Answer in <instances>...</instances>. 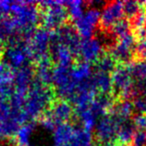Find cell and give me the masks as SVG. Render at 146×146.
<instances>
[{
  "mask_svg": "<svg viewBox=\"0 0 146 146\" xmlns=\"http://www.w3.org/2000/svg\"><path fill=\"white\" fill-rule=\"evenodd\" d=\"M70 70V68L56 66L53 68L52 72V84L55 88V93L67 101H70L77 92V87L71 80Z\"/></svg>",
  "mask_w": 146,
  "mask_h": 146,
  "instance_id": "obj_5",
  "label": "cell"
},
{
  "mask_svg": "<svg viewBox=\"0 0 146 146\" xmlns=\"http://www.w3.org/2000/svg\"><path fill=\"white\" fill-rule=\"evenodd\" d=\"M65 6L67 7L68 14L73 21L79 20L83 15L84 11V3L80 0H72V1H66Z\"/></svg>",
  "mask_w": 146,
  "mask_h": 146,
  "instance_id": "obj_30",
  "label": "cell"
},
{
  "mask_svg": "<svg viewBox=\"0 0 146 146\" xmlns=\"http://www.w3.org/2000/svg\"><path fill=\"white\" fill-rule=\"evenodd\" d=\"M75 110L77 117H78L80 124L82 125V129L90 132L95 129V126L97 124V116L90 107V106Z\"/></svg>",
  "mask_w": 146,
  "mask_h": 146,
  "instance_id": "obj_22",
  "label": "cell"
},
{
  "mask_svg": "<svg viewBox=\"0 0 146 146\" xmlns=\"http://www.w3.org/2000/svg\"><path fill=\"white\" fill-rule=\"evenodd\" d=\"M124 3L121 1L111 2L101 11V25L103 28H113L124 16Z\"/></svg>",
  "mask_w": 146,
  "mask_h": 146,
  "instance_id": "obj_13",
  "label": "cell"
},
{
  "mask_svg": "<svg viewBox=\"0 0 146 146\" xmlns=\"http://www.w3.org/2000/svg\"><path fill=\"white\" fill-rule=\"evenodd\" d=\"M4 61L13 70L29 66L31 57L26 46L25 40H18L10 43L3 54Z\"/></svg>",
  "mask_w": 146,
  "mask_h": 146,
  "instance_id": "obj_6",
  "label": "cell"
},
{
  "mask_svg": "<svg viewBox=\"0 0 146 146\" xmlns=\"http://www.w3.org/2000/svg\"><path fill=\"white\" fill-rule=\"evenodd\" d=\"M113 89H115L123 97H129L136 94L134 87L133 77L128 66H117L111 75Z\"/></svg>",
  "mask_w": 146,
  "mask_h": 146,
  "instance_id": "obj_8",
  "label": "cell"
},
{
  "mask_svg": "<svg viewBox=\"0 0 146 146\" xmlns=\"http://www.w3.org/2000/svg\"><path fill=\"white\" fill-rule=\"evenodd\" d=\"M133 110V104L129 100H124L114 106V111L112 114L119 118L120 120L127 121L128 118L132 115Z\"/></svg>",
  "mask_w": 146,
  "mask_h": 146,
  "instance_id": "obj_27",
  "label": "cell"
},
{
  "mask_svg": "<svg viewBox=\"0 0 146 146\" xmlns=\"http://www.w3.org/2000/svg\"><path fill=\"white\" fill-rule=\"evenodd\" d=\"M4 51H5V48H4V44H3V41L0 40V57L3 56Z\"/></svg>",
  "mask_w": 146,
  "mask_h": 146,
  "instance_id": "obj_41",
  "label": "cell"
},
{
  "mask_svg": "<svg viewBox=\"0 0 146 146\" xmlns=\"http://www.w3.org/2000/svg\"><path fill=\"white\" fill-rule=\"evenodd\" d=\"M101 20V11L96 7H89L79 20L74 21L75 30L82 39H90L94 37L96 27Z\"/></svg>",
  "mask_w": 146,
  "mask_h": 146,
  "instance_id": "obj_7",
  "label": "cell"
},
{
  "mask_svg": "<svg viewBox=\"0 0 146 146\" xmlns=\"http://www.w3.org/2000/svg\"><path fill=\"white\" fill-rule=\"evenodd\" d=\"M54 102V92L36 80L26 94L22 114L26 122H33L46 112Z\"/></svg>",
  "mask_w": 146,
  "mask_h": 146,
  "instance_id": "obj_2",
  "label": "cell"
},
{
  "mask_svg": "<svg viewBox=\"0 0 146 146\" xmlns=\"http://www.w3.org/2000/svg\"><path fill=\"white\" fill-rule=\"evenodd\" d=\"M128 68L133 79L137 80V82H146V60L132 62L128 65Z\"/></svg>",
  "mask_w": 146,
  "mask_h": 146,
  "instance_id": "obj_28",
  "label": "cell"
},
{
  "mask_svg": "<svg viewBox=\"0 0 146 146\" xmlns=\"http://www.w3.org/2000/svg\"><path fill=\"white\" fill-rule=\"evenodd\" d=\"M132 124L135 127L137 130H146V115L138 114L134 117L132 120Z\"/></svg>",
  "mask_w": 146,
  "mask_h": 146,
  "instance_id": "obj_38",
  "label": "cell"
},
{
  "mask_svg": "<svg viewBox=\"0 0 146 146\" xmlns=\"http://www.w3.org/2000/svg\"><path fill=\"white\" fill-rule=\"evenodd\" d=\"M103 146H127V145H124V144H113L111 143H105Z\"/></svg>",
  "mask_w": 146,
  "mask_h": 146,
  "instance_id": "obj_42",
  "label": "cell"
},
{
  "mask_svg": "<svg viewBox=\"0 0 146 146\" xmlns=\"http://www.w3.org/2000/svg\"><path fill=\"white\" fill-rule=\"evenodd\" d=\"M133 24L136 28L137 32L143 30L146 27V14L144 12H140L134 18Z\"/></svg>",
  "mask_w": 146,
  "mask_h": 146,
  "instance_id": "obj_39",
  "label": "cell"
},
{
  "mask_svg": "<svg viewBox=\"0 0 146 146\" xmlns=\"http://www.w3.org/2000/svg\"><path fill=\"white\" fill-rule=\"evenodd\" d=\"M137 52L141 57L146 59V28H145L144 36L141 38L137 45Z\"/></svg>",
  "mask_w": 146,
  "mask_h": 146,
  "instance_id": "obj_40",
  "label": "cell"
},
{
  "mask_svg": "<svg viewBox=\"0 0 146 146\" xmlns=\"http://www.w3.org/2000/svg\"><path fill=\"white\" fill-rule=\"evenodd\" d=\"M13 116L12 108L9 100L0 99V123L9 120Z\"/></svg>",
  "mask_w": 146,
  "mask_h": 146,
  "instance_id": "obj_32",
  "label": "cell"
},
{
  "mask_svg": "<svg viewBox=\"0 0 146 146\" xmlns=\"http://www.w3.org/2000/svg\"><path fill=\"white\" fill-rule=\"evenodd\" d=\"M104 44L99 38H90V39H82L80 42L78 56L82 59V62L93 63L97 62L102 56Z\"/></svg>",
  "mask_w": 146,
  "mask_h": 146,
  "instance_id": "obj_11",
  "label": "cell"
},
{
  "mask_svg": "<svg viewBox=\"0 0 146 146\" xmlns=\"http://www.w3.org/2000/svg\"><path fill=\"white\" fill-rule=\"evenodd\" d=\"M70 72L72 82L77 87V92L92 87L91 78L93 76V68L91 67V64L80 62L73 66L70 70Z\"/></svg>",
  "mask_w": 146,
  "mask_h": 146,
  "instance_id": "obj_14",
  "label": "cell"
},
{
  "mask_svg": "<svg viewBox=\"0 0 146 146\" xmlns=\"http://www.w3.org/2000/svg\"><path fill=\"white\" fill-rule=\"evenodd\" d=\"M77 127L70 123L58 124L53 131V141L56 146H65L73 140Z\"/></svg>",
  "mask_w": 146,
  "mask_h": 146,
  "instance_id": "obj_18",
  "label": "cell"
},
{
  "mask_svg": "<svg viewBox=\"0 0 146 146\" xmlns=\"http://www.w3.org/2000/svg\"><path fill=\"white\" fill-rule=\"evenodd\" d=\"M35 123L26 122L20 126L13 137L15 146H30V141L35 130Z\"/></svg>",
  "mask_w": 146,
  "mask_h": 146,
  "instance_id": "obj_21",
  "label": "cell"
},
{
  "mask_svg": "<svg viewBox=\"0 0 146 146\" xmlns=\"http://www.w3.org/2000/svg\"><path fill=\"white\" fill-rule=\"evenodd\" d=\"M141 3L136 1H127L124 3V14L129 18H135L141 11Z\"/></svg>",
  "mask_w": 146,
  "mask_h": 146,
  "instance_id": "obj_33",
  "label": "cell"
},
{
  "mask_svg": "<svg viewBox=\"0 0 146 146\" xmlns=\"http://www.w3.org/2000/svg\"><path fill=\"white\" fill-rule=\"evenodd\" d=\"M0 85L14 87V70L4 60H0Z\"/></svg>",
  "mask_w": 146,
  "mask_h": 146,
  "instance_id": "obj_29",
  "label": "cell"
},
{
  "mask_svg": "<svg viewBox=\"0 0 146 146\" xmlns=\"http://www.w3.org/2000/svg\"><path fill=\"white\" fill-rule=\"evenodd\" d=\"M66 1H42L38 5L43 9L41 21L44 29L55 31L64 26L68 17Z\"/></svg>",
  "mask_w": 146,
  "mask_h": 146,
  "instance_id": "obj_3",
  "label": "cell"
},
{
  "mask_svg": "<svg viewBox=\"0 0 146 146\" xmlns=\"http://www.w3.org/2000/svg\"><path fill=\"white\" fill-rule=\"evenodd\" d=\"M117 39V43L111 49V56L120 62L129 61L131 58L133 48L135 46V37L129 32Z\"/></svg>",
  "mask_w": 146,
  "mask_h": 146,
  "instance_id": "obj_12",
  "label": "cell"
},
{
  "mask_svg": "<svg viewBox=\"0 0 146 146\" xmlns=\"http://www.w3.org/2000/svg\"><path fill=\"white\" fill-rule=\"evenodd\" d=\"M91 82L96 93L99 92L101 94H108L113 89L112 80L108 73L96 71L92 76Z\"/></svg>",
  "mask_w": 146,
  "mask_h": 146,
  "instance_id": "obj_19",
  "label": "cell"
},
{
  "mask_svg": "<svg viewBox=\"0 0 146 146\" xmlns=\"http://www.w3.org/2000/svg\"><path fill=\"white\" fill-rule=\"evenodd\" d=\"M0 146H4V145H3V143H1V141H0Z\"/></svg>",
  "mask_w": 146,
  "mask_h": 146,
  "instance_id": "obj_43",
  "label": "cell"
},
{
  "mask_svg": "<svg viewBox=\"0 0 146 146\" xmlns=\"http://www.w3.org/2000/svg\"><path fill=\"white\" fill-rule=\"evenodd\" d=\"M50 56L57 66L64 68H70L74 59V54L64 44L58 42H51L50 45Z\"/></svg>",
  "mask_w": 146,
  "mask_h": 146,
  "instance_id": "obj_17",
  "label": "cell"
},
{
  "mask_svg": "<svg viewBox=\"0 0 146 146\" xmlns=\"http://www.w3.org/2000/svg\"><path fill=\"white\" fill-rule=\"evenodd\" d=\"M10 18L20 39L26 40L31 36L41 20L39 7L33 2H12Z\"/></svg>",
  "mask_w": 146,
  "mask_h": 146,
  "instance_id": "obj_1",
  "label": "cell"
},
{
  "mask_svg": "<svg viewBox=\"0 0 146 146\" xmlns=\"http://www.w3.org/2000/svg\"><path fill=\"white\" fill-rule=\"evenodd\" d=\"M53 120L57 124L67 123L70 119L74 113V109L70 102L67 100L60 99L54 101L46 112Z\"/></svg>",
  "mask_w": 146,
  "mask_h": 146,
  "instance_id": "obj_15",
  "label": "cell"
},
{
  "mask_svg": "<svg viewBox=\"0 0 146 146\" xmlns=\"http://www.w3.org/2000/svg\"><path fill=\"white\" fill-rule=\"evenodd\" d=\"M51 42H58L64 44L71 50L74 56H78L82 40L75 28L68 25H64L57 30L51 31Z\"/></svg>",
  "mask_w": 146,
  "mask_h": 146,
  "instance_id": "obj_10",
  "label": "cell"
},
{
  "mask_svg": "<svg viewBox=\"0 0 146 146\" xmlns=\"http://www.w3.org/2000/svg\"><path fill=\"white\" fill-rule=\"evenodd\" d=\"M39 124L44 129L48 130V131H54V129H55L56 127L57 126L56 123L53 120V118L50 117L46 112L40 117Z\"/></svg>",
  "mask_w": 146,
  "mask_h": 146,
  "instance_id": "obj_35",
  "label": "cell"
},
{
  "mask_svg": "<svg viewBox=\"0 0 146 146\" xmlns=\"http://www.w3.org/2000/svg\"><path fill=\"white\" fill-rule=\"evenodd\" d=\"M93 144V135L82 128H76L73 140L65 146H90Z\"/></svg>",
  "mask_w": 146,
  "mask_h": 146,
  "instance_id": "obj_26",
  "label": "cell"
},
{
  "mask_svg": "<svg viewBox=\"0 0 146 146\" xmlns=\"http://www.w3.org/2000/svg\"><path fill=\"white\" fill-rule=\"evenodd\" d=\"M133 107L139 114H144L146 113V96L139 95L134 99Z\"/></svg>",
  "mask_w": 146,
  "mask_h": 146,
  "instance_id": "obj_37",
  "label": "cell"
},
{
  "mask_svg": "<svg viewBox=\"0 0 146 146\" xmlns=\"http://www.w3.org/2000/svg\"><path fill=\"white\" fill-rule=\"evenodd\" d=\"M131 144L132 146H146V131L136 130L132 138Z\"/></svg>",
  "mask_w": 146,
  "mask_h": 146,
  "instance_id": "obj_36",
  "label": "cell"
},
{
  "mask_svg": "<svg viewBox=\"0 0 146 146\" xmlns=\"http://www.w3.org/2000/svg\"><path fill=\"white\" fill-rule=\"evenodd\" d=\"M135 127L132 124V122L124 121L120 125L118 132L117 134V139L118 141H120L121 144L126 145L127 143H131L134 133H135Z\"/></svg>",
  "mask_w": 146,
  "mask_h": 146,
  "instance_id": "obj_25",
  "label": "cell"
},
{
  "mask_svg": "<svg viewBox=\"0 0 146 146\" xmlns=\"http://www.w3.org/2000/svg\"><path fill=\"white\" fill-rule=\"evenodd\" d=\"M37 67L34 70L35 80L44 86H49L52 83V64L51 58H46L36 63Z\"/></svg>",
  "mask_w": 146,
  "mask_h": 146,
  "instance_id": "obj_20",
  "label": "cell"
},
{
  "mask_svg": "<svg viewBox=\"0 0 146 146\" xmlns=\"http://www.w3.org/2000/svg\"><path fill=\"white\" fill-rule=\"evenodd\" d=\"M90 146H96V145H95V144H94V143H93V144H91Z\"/></svg>",
  "mask_w": 146,
  "mask_h": 146,
  "instance_id": "obj_44",
  "label": "cell"
},
{
  "mask_svg": "<svg viewBox=\"0 0 146 146\" xmlns=\"http://www.w3.org/2000/svg\"><path fill=\"white\" fill-rule=\"evenodd\" d=\"M113 33L115 36H117V38H119L123 35H125L128 33H129V24L128 21H120L115 25L113 28Z\"/></svg>",
  "mask_w": 146,
  "mask_h": 146,
  "instance_id": "obj_34",
  "label": "cell"
},
{
  "mask_svg": "<svg viewBox=\"0 0 146 146\" xmlns=\"http://www.w3.org/2000/svg\"><path fill=\"white\" fill-rule=\"evenodd\" d=\"M124 121L114 116L113 114L106 115L97 121L95 126V135L96 138L102 143H110L115 138H117L120 125Z\"/></svg>",
  "mask_w": 146,
  "mask_h": 146,
  "instance_id": "obj_9",
  "label": "cell"
},
{
  "mask_svg": "<svg viewBox=\"0 0 146 146\" xmlns=\"http://www.w3.org/2000/svg\"><path fill=\"white\" fill-rule=\"evenodd\" d=\"M96 71L108 73L112 72L116 68V60H115L111 55L102 56L96 62Z\"/></svg>",
  "mask_w": 146,
  "mask_h": 146,
  "instance_id": "obj_31",
  "label": "cell"
},
{
  "mask_svg": "<svg viewBox=\"0 0 146 146\" xmlns=\"http://www.w3.org/2000/svg\"><path fill=\"white\" fill-rule=\"evenodd\" d=\"M35 82V73L32 67L26 66L14 70V91L27 94L30 88Z\"/></svg>",
  "mask_w": 146,
  "mask_h": 146,
  "instance_id": "obj_16",
  "label": "cell"
},
{
  "mask_svg": "<svg viewBox=\"0 0 146 146\" xmlns=\"http://www.w3.org/2000/svg\"><path fill=\"white\" fill-rule=\"evenodd\" d=\"M25 42L31 60L38 63L50 57L51 31L44 28L36 29Z\"/></svg>",
  "mask_w": 146,
  "mask_h": 146,
  "instance_id": "obj_4",
  "label": "cell"
},
{
  "mask_svg": "<svg viewBox=\"0 0 146 146\" xmlns=\"http://www.w3.org/2000/svg\"><path fill=\"white\" fill-rule=\"evenodd\" d=\"M114 106V101L108 94H101L100 96H96L94 101L91 103L90 107L95 113L97 117L106 116L107 111L112 109Z\"/></svg>",
  "mask_w": 146,
  "mask_h": 146,
  "instance_id": "obj_23",
  "label": "cell"
},
{
  "mask_svg": "<svg viewBox=\"0 0 146 146\" xmlns=\"http://www.w3.org/2000/svg\"><path fill=\"white\" fill-rule=\"evenodd\" d=\"M21 125H22L21 121L15 117L0 123V141L13 138Z\"/></svg>",
  "mask_w": 146,
  "mask_h": 146,
  "instance_id": "obj_24",
  "label": "cell"
}]
</instances>
